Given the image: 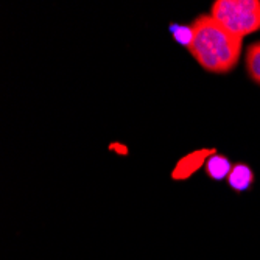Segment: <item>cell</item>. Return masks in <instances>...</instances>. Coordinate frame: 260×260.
<instances>
[{
	"label": "cell",
	"instance_id": "obj_7",
	"mask_svg": "<svg viewBox=\"0 0 260 260\" xmlns=\"http://www.w3.org/2000/svg\"><path fill=\"white\" fill-rule=\"evenodd\" d=\"M170 33L173 36V39L181 44V45H185L188 49V45L192 44V39H193V30L192 27H185V25H178V23H173L170 27Z\"/></svg>",
	"mask_w": 260,
	"mask_h": 260
},
{
	"label": "cell",
	"instance_id": "obj_3",
	"mask_svg": "<svg viewBox=\"0 0 260 260\" xmlns=\"http://www.w3.org/2000/svg\"><path fill=\"white\" fill-rule=\"evenodd\" d=\"M215 153H217L215 150H209V148L188 153L187 156H184L178 160L176 167L172 173V178L175 181H182V179L190 178L197 170H200L207 162V159L210 156H214Z\"/></svg>",
	"mask_w": 260,
	"mask_h": 260
},
{
	"label": "cell",
	"instance_id": "obj_5",
	"mask_svg": "<svg viewBox=\"0 0 260 260\" xmlns=\"http://www.w3.org/2000/svg\"><path fill=\"white\" fill-rule=\"evenodd\" d=\"M232 170V165L229 162V159L223 154H214L210 156L206 162V173L215 181H221L226 176H229Z\"/></svg>",
	"mask_w": 260,
	"mask_h": 260
},
{
	"label": "cell",
	"instance_id": "obj_2",
	"mask_svg": "<svg viewBox=\"0 0 260 260\" xmlns=\"http://www.w3.org/2000/svg\"><path fill=\"white\" fill-rule=\"evenodd\" d=\"M210 16L228 31L243 39L260 28V0H217Z\"/></svg>",
	"mask_w": 260,
	"mask_h": 260
},
{
	"label": "cell",
	"instance_id": "obj_6",
	"mask_svg": "<svg viewBox=\"0 0 260 260\" xmlns=\"http://www.w3.org/2000/svg\"><path fill=\"white\" fill-rule=\"evenodd\" d=\"M246 70L249 77L260 84V42H254L246 52Z\"/></svg>",
	"mask_w": 260,
	"mask_h": 260
},
{
	"label": "cell",
	"instance_id": "obj_4",
	"mask_svg": "<svg viewBox=\"0 0 260 260\" xmlns=\"http://www.w3.org/2000/svg\"><path fill=\"white\" fill-rule=\"evenodd\" d=\"M229 185L237 192H245L251 187L252 181H254V175L251 172V169L245 164H237L234 165L229 176H228Z\"/></svg>",
	"mask_w": 260,
	"mask_h": 260
},
{
	"label": "cell",
	"instance_id": "obj_1",
	"mask_svg": "<svg viewBox=\"0 0 260 260\" xmlns=\"http://www.w3.org/2000/svg\"><path fill=\"white\" fill-rule=\"evenodd\" d=\"M193 39L188 52L207 72L228 74L237 66L243 39L232 35L212 17L200 16L192 23Z\"/></svg>",
	"mask_w": 260,
	"mask_h": 260
}]
</instances>
